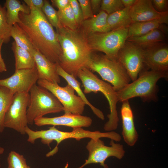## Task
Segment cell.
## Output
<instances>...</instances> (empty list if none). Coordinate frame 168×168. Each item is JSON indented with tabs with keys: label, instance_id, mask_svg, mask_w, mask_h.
Wrapping results in <instances>:
<instances>
[{
	"label": "cell",
	"instance_id": "cell-1",
	"mask_svg": "<svg viewBox=\"0 0 168 168\" xmlns=\"http://www.w3.org/2000/svg\"><path fill=\"white\" fill-rule=\"evenodd\" d=\"M26 5L30 12H20L21 22L17 24L36 50L52 62L59 64L62 50L56 32L41 10L30 4Z\"/></svg>",
	"mask_w": 168,
	"mask_h": 168
},
{
	"label": "cell",
	"instance_id": "cell-2",
	"mask_svg": "<svg viewBox=\"0 0 168 168\" xmlns=\"http://www.w3.org/2000/svg\"><path fill=\"white\" fill-rule=\"evenodd\" d=\"M56 32L62 50L59 64L76 78L78 72L86 68L93 51L79 28L72 30L62 26Z\"/></svg>",
	"mask_w": 168,
	"mask_h": 168
},
{
	"label": "cell",
	"instance_id": "cell-3",
	"mask_svg": "<svg viewBox=\"0 0 168 168\" xmlns=\"http://www.w3.org/2000/svg\"><path fill=\"white\" fill-rule=\"evenodd\" d=\"M77 77L82 81L85 94L100 92L105 96L109 103L110 113L107 115L109 120L104 125V129L106 132L116 129L119 121L117 110V104L119 100L117 91L113 87L99 79L90 70L85 67L78 72Z\"/></svg>",
	"mask_w": 168,
	"mask_h": 168
},
{
	"label": "cell",
	"instance_id": "cell-4",
	"mask_svg": "<svg viewBox=\"0 0 168 168\" xmlns=\"http://www.w3.org/2000/svg\"><path fill=\"white\" fill-rule=\"evenodd\" d=\"M168 75V72L143 69L136 80L117 91L119 101L135 97H140L144 101H156V83L161 78H167Z\"/></svg>",
	"mask_w": 168,
	"mask_h": 168
},
{
	"label": "cell",
	"instance_id": "cell-5",
	"mask_svg": "<svg viewBox=\"0 0 168 168\" xmlns=\"http://www.w3.org/2000/svg\"><path fill=\"white\" fill-rule=\"evenodd\" d=\"M86 68L98 73L103 80L111 84L116 91L131 80L126 70L117 60L110 59L105 55L93 53Z\"/></svg>",
	"mask_w": 168,
	"mask_h": 168
},
{
	"label": "cell",
	"instance_id": "cell-6",
	"mask_svg": "<svg viewBox=\"0 0 168 168\" xmlns=\"http://www.w3.org/2000/svg\"><path fill=\"white\" fill-rule=\"evenodd\" d=\"M29 94L30 101L27 110L28 124L32 125L35 119L46 114L64 111L58 100L46 88L35 84Z\"/></svg>",
	"mask_w": 168,
	"mask_h": 168
},
{
	"label": "cell",
	"instance_id": "cell-7",
	"mask_svg": "<svg viewBox=\"0 0 168 168\" xmlns=\"http://www.w3.org/2000/svg\"><path fill=\"white\" fill-rule=\"evenodd\" d=\"M128 27L105 33H96L86 37L93 51L103 52L108 58L117 60L118 52L128 37Z\"/></svg>",
	"mask_w": 168,
	"mask_h": 168
},
{
	"label": "cell",
	"instance_id": "cell-8",
	"mask_svg": "<svg viewBox=\"0 0 168 168\" xmlns=\"http://www.w3.org/2000/svg\"><path fill=\"white\" fill-rule=\"evenodd\" d=\"M114 141L111 140L110 146H108L105 145L100 138L91 139L86 147L88 152V157L85 163L77 168H83L87 165L93 163H99L103 168H109L105 163L108 158L114 157L119 160L122 159L125 154L123 146ZM64 168L68 167L66 166Z\"/></svg>",
	"mask_w": 168,
	"mask_h": 168
},
{
	"label": "cell",
	"instance_id": "cell-9",
	"mask_svg": "<svg viewBox=\"0 0 168 168\" xmlns=\"http://www.w3.org/2000/svg\"><path fill=\"white\" fill-rule=\"evenodd\" d=\"M30 101L29 93L17 92L13 96L12 102L5 116V128H12L22 135L28 124L27 110Z\"/></svg>",
	"mask_w": 168,
	"mask_h": 168
},
{
	"label": "cell",
	"instance_id": "cell-10",
	"mask_svg": "<svg viewBox=\"0 0 168 168\" xmlns=\"http://www.w3.org/2000/svg\"><path fill=\"white\" fill-rule=\"evenodd\" d=\"M46 137L49 142L51 143L53 141H55L57 143V145L54 149L47 154L49 157L53 156L57 152L58 146L61 142L69 138H74L79 141L85 138L97 139L105 138L116 142H119L121 139L120 135L114 131L105 132L99 131H91L80 128H73L72 131L70 132H65L58 130L54 126L49 128Z\"/></svg>",
	"mask_w": 168,
	"mask_h": 168
},
{
	"label": "cell",
	"instance_id": "cell-11",
	"mask_svg": "<svg viewBox=\"0 0 168 168\" xmlns=\"http://www.w3.org/2000/svg\"><path fill=\"white\" fill-rule=\"evenodd\" d=\"M38 85L44 87L53 94L62 104L65 113L82 115L86 104L78 96L75 94V91L70 85L64 87L58 83H52L45 80L38 79Z\"/></svg>",
	"mask_w": 168,
	"mask_h": 168
},
{
	"label": "cell",
	"instance_id": "cell-12",
	"mask_svg": "<svg viewBox=\"0 0 168 168\" xmlns=\"http://www.w3.org/2000/svg\"><path fill=\"white\" fill-rule=\"evenodd\" d=\"M117 60L126 70L132 82L145 69L142 49L127 40L119 50Z\"/></svg>",
	"mask_w": 168,
	"mask_h": 168
},
{
	"label": "cell",
	"instance_id": "cell-13",
	"mask_svg": "<svg viewBox=\"0 0 168 168\" xmlns=\"http://www.w3.org/2000/svg\"><path fill=\"white\" fill-rule=\"evenodd\" d=\"M38 76L36 67L16 70L8 78L0 79V86H5L14 94L17 92L29 93L32 87L36 84Z\"/></svg>",
	"mask_w": 168,
	"mask_h": 168
},
{
	"label": "cell",
	"instance_id": "cell-14",
	"mask_svg": "<svg viewBox=\"0 0 168 168\" xmlns=\"http://www.w3.org/2000/svg\"><path fill=\"white\" fill-rule=\"evenodd\" d=\"M142 49L144 67L146 66V69L168 72L167 44L161 42Z\"/></svg>",
	"mask_w": 168,
	"mask_h": 168
},
{
	"label": "cell",
	"instance_id": "cell-15",
	"mask_svg": "<svg viewBox=\"0 0 168 168\" xmlns=\"http://www.w3.org/2000/svg\"><path fill=\"white\" fill-rule=\"evenodd\" d=\"M92 123L89 117L66 113L63 115L54 117H41L35 119L34 124L38 127L45 125L64 126L73 128L88 127Z\"/></svg>",
	"mask_w": 168,
	"mask_h": 168
},
{
	"label": "cell",
	"instance_id": "cell-16",
	"mask_svg": "<svg viewBox=\"0 0 168 168\" xmlns=\"http://www.w3.org/2000/svg\"><path fill=\"white\" fill-rule=\"evenodd\" d=\"M133 22L151 21L168 15V12H160L154 7L152 0H137L129 10Z\"/></svg>",
	"mask_w": 168,
	"mask_h": 168
},
{
	"label": "cell",
	"instance_id": "cell-17",
	"mask_svg": "<svg viewBox=\"0 0 168 168\" xmlns=\"http://www.w3.org/2000/svg\"><path fill=\"white\" fill-rule=\"evenodd\" d=\"M121 115L122 120V134L124 140L129 146H134L137 142L138 135L134 121L133 112L128 100L122 102Z\"/></svg>",
	"mask_w": 168,
	"mask_h": 168
},
{
	"label": "cell",
	"instance_id": "cell-18",
	"mask_svg": "<svg viewBox=\"0 0 168 168\" xmlns=\"http://www.w3.org/2000/svg\"><path fill=\"white\" fill-rule=\"evenodd\" d=\"M32 55L35 60L38 79L45 80L52 83H59L61 80L57 72V64L51 62L36 49Z\"/></svg>",
	"mask_w": 168,
	"mask_h": 168
},
{
	"label": "cell",
	"instance_id": "cell-19",
	"mask_svg": "<svg viewBox=\"0 0 168 168\" xmlns=\"http://www.w3.org/2000/svg\"><path fill=\"white\" fill-rule=\"evenodd\" d=\"M168 23V15L161 18L151 21L132 23L128 27V38L145 35L152 30L159 29L165 34L167 28L163 24Z\"/></svg>",
	"mask_w": 168,
	"mask_h": 168
},
{
	"label": "cell",
	"instance_id": "cell-20",
	"mask_svg": "<svg viewBox=\"0 0 168 168\" xmlns=\"http://www.w3.org/2000/svg\"><path fill=\"white\" fill-rule=\"evenodd\" d=\"M108 15L101 11L93 17L84 20L79 28L86 37L96 33L109 32L110 30L107 23Z\"/></svg>",
	"mask_w": 168,
	"mask_h": 168
},
{
	"label": "cell",
	"instance_id": "cell-21",
	"mask_svg": "<svg viewBox=\"0 0 168 168\" xmlns=\"http://www.w3.org/2000/svg\"><path fill=\"white\" fill-rule=\"evenodd\" d=\"M56 69L57 73L59 76L63 78L74 89L78 96L84 101L86 105H88L94 113L99 118L102 120L105 119L104 115L99 109L96 108L91 104L86 97L84 93L80 87L81 83L72 75L65 72L58 64H57Z\"/></svg>",
	"mask_w": 168,
	"mask_h": 168
},
{
	"label": "cell",
	"instance_id": "cell-22",
	"mask_svg": "<svg viewBox=\"0 0 168 168\" xmlns=\"http://www.w3.org/2000/svg\"><path fill=\"white\" fill-rule=\"evenodd\" d=\"M165 34L159 29H156L142 35L128 37L126 40L144 49L162 42L165 39Z\"/></svg>",
	"mask_w": 168,
	"mask_h": 168
},
{
	"label": "cell",
	"instance_id": "cell-23",
	"mask_svg": "<svg viewBox=\"0 0 168 168\" xmlns=\"http://www.w3.org/2000/svg\"><path fill=\"white\" fill-rule=\"evenodd\" d=\"M4 7L6 9L8 23L12 26L21 23L19 16L20 12L29 13L30 12L28 6L18 0H6Z\"/></svg>",
	"mask_w": 168,
	"mask_h": 168
},
{
	"label": "cell",
	"instance_id": "cell-24",
	"mask_svg": "<svg viewBox=\"0 0 168 168\" xmlns=\"http://www.w3.org/2000/svg\"><path fill=\"white\" fill-rule=\"evenodd\" d=\"M11 49L15 58V70L35 67L34 57L30 52L18 46L14 41Z\"/></svg>",
	"mask_w": 168,
	"mask_h": 168
},
{
	"label": "cell",
	"instance_id": "cell-25",
	"mask_svg": "<svg viewBox=\"0 0 168 168\" xmlns=\"http://www.w3.org/2000/svg\"><path fill=\"white\" fill-rule=\"evenodd\" d=\"M130 7H125L108 15L107 23L110 31L128 28L132 23L129 14Z\"/></svg>",
	"mask_w": 168,
	"mask_h": 168
},
{
	"label": "cell",
	"instance_id": "cell-26",
	"mask_svg": "<svg viewBox=\"0 0 168 168\" xmlns=\"http://www.w3.org/2000/svg\"><path fill=\"white\" fill-rule=\"evenodd\" d=\"M10 36L14 42L19 47L27 50L32 54L35 49L30 41L27 35L17 23L12 26Z\"/></svg>",
	"mask_w": 168,
	"mask_h": 168
},
{
	"label": "cell",
	"instance_id": "cell-27",
	"mask_svg": "<svg viewBox=\"0 0 168 168\" xmlns=\"http://www.w3.org/2000/svg\"><path fill=\"white\" fill-rule=\"evenodd\" d=\"M14 94L8 88L0 86V133L5 128L4 120L5 114L11 104Z\"/></svg>",
	"mask_w": 168,
	"mask_h": 168
},
{
	"label": "cell",
	"instance_id": "cell-28",
	"mask_svg": "<svg viewBox=\"0 0 168 168\" xmlns=\"http://www.w3.org/2000/svg\"><path fill=\"white\" fill-rule=\"evenodd\" d=\"M57 11L60 22L62 26L72 30L79 28L70 4L65 8Z\"/></svg>",
	"mask_w": 168,
	"mask_h": 168
},
{
	"label": "cell",
	"instance_id": "cell-29",
	"mask_svg": "<svg viewBox=\"0 0 168 168\" xmlns=\"http://www.w3.org/2000/svg\"><path fill=\"white\" fill-rule=\"evenodd\" d=\"M12 26L8 23L5 7L0 4V39L4 44L8 43L10 40Z\"/></svg>",
	"mask_w": 168,
	"mask_h": 168
},
{
	"label": "cell",
	"instance_id": "cell-30",
	"mask_svg": "<svg viewBox=\"0 0 168 168\" xmlns=\"http://www.w3.org/2000/svg\"><path fill=\"white\" fill-rule=\"evenodd\" d=\"M41 10L53 27L57 29L62 26L59 19L58 11L50 4L49 1L44 0V4Z\"/></svg>",
	"mask_w": 168,
	"mask_h": 168
},
{
	"label": "cell",
	"instance_id": "cell-31",
	"mask_svg": "<svg viewBox=\"0 0 168 168\" xmlns=\"http://www.w3.org/2000/svg\"><path fill=\"white\" fill-rule=\"evenodd\" d=\"M7 168H31L24 156L15 151H11L7 158Z\"/></svg>",
	"mask_w": 168,
	"mask_h": 168
},
{
	"label": "cell",
	"instance_id": "cell-32",
	"mask_svg": "<svg viewBox=\"0 0 168 168\" xmlns=\"http://www.w3.org/2000/svg\"><path fill=\"white\" fill-rule=\"evenodd\" d=\"M124 7L121 0H102L101 10L110 14Z\"/></svg>",
	"mask_w": 168,
	"mask_h": 168
},
{
	"label": "cell",
	"instance_id": "cell-33",
	"mask_svg": "<svg viewBox=\"0 0 168 168\" xmlns=\"http://www.w3.org/2000/svg\"><path fill=\"white\" fill-rule=\"evenodd\" d=\"M69 4L74 14L76 23L79 28L84 20L80 4L77 0H69Z\"/></svg>",
	"mask_w": 168,
	"mask_h": 168
},
{
	"label": "cell",
	"instance_id": "cell-34",
	"mask_svg": "<svg viewBox=\"0 0 168 168\" xmlns=\"http://www.w3.org/2000/svg\"><path fill=\"white\" fill-rule=\"evenodd\" d=\"M80 6L84 20L93 17L94 15L91 5L90 0H78Z\"/></svg>",
	"mask_w": 168,
	"mask_h": 168
},
{
	"label": "cell",
	"instance_id": "cell-35",
	"mask_svg": "<svg viewBox=\"0 0 168 168\" xmlns=\"http://www.w3.org/2000/svg\"><path fill=\"white\" fill-rule=\"evenodd\" d=\"M153 6L154 8L158 12H168V0H152Z\"/></svg>",
	"mask_w": 168,
	"mask_h": 168
},
{
	"label": "cell",
	"instance_id": "cell-36",
	"mask_svg": "<svg viewBox=\"0 0 168 168\" xmlns=\"http://www.w3.org/2000/svg\"><path fill=\"white\" fill-rule=\"evenodd\" d=\"M52 5L57 8L58 10L66 8L69 4V0H51Z\"/></svg>",
	"mask_w": 168,
	"mask_h": 168
},
{
	"label": "cell",
	"instance_id": "cell-37",
	"mask_svg": "<svg viewBox=\"0 0 168 168\" xmlns=\"http://www.w3.org/2000/svg\"><path fill=\"white\" fill-rule=\"evenodd\" d=\"M90 1L91 9L94 15L97 14L101 11L102 0H90Z\"/></svg>",
	"mask_w": 168,
	"mask_h": 168
},
{
	"label": "cell",
	"instance_id": "cell-38",
	"mask_svg": "<svg viewBox=\"0 0 168 168\" xmlns=\"http://www.w3.org/2000/svg\"><path fill=\"white\" fill-rule=\"evenodd\" d=\"M25 3L27 5L30 4L37 8L41 10L44 2L43 0H24Z\"/></svg>",
	"mask_w": 168,
	"mask_h": 168
},
{
	"label": "cell",
	"instance_id": "cell-39",
	"mask_svg": "<svg viewBox=\"0 0 168 168\" xmlns=\"http://www.w3.org/2000/svg\"><path fill=\"white\" fill-rule=\"evenodd\" d=\"M3 43V40L0 39V72H6L7 71L6 64L2 57L1 54V48Z\"/></svg>",
	"mask_w": 168,
	"mask_h": 168
},
{
	"label": "cell",
	"instance_id": "cell-40",
	"mask_svg": "<svg viewBox=\"0 0 168 168\" xmlns=\"http://www.w3.org/2000/svg\"><path fill=\"white\" fill-rule=\"evenodd\" d=\"M124 7H130L136 2L137 0H121Z\"/></svg>",
	"mask_w": 168,
	"mask_h": 168
},
{
	"label": "cell",
	"instance_id": "cell-41",
	"mask_svg": "<svg viewBox=\"0 0 168 168\" xmlns=\"http://www.w3.org/2000/svg\"><path fill=\"white\" fill-rule=\"evenodd\" d=\"M4 151V149L3 148L0 147V155L2 154ZM1 166V165L0 164V167Z\"/></svg>",
	"mask_w": 168,
	"mask_h": 168
}]
</instances>
